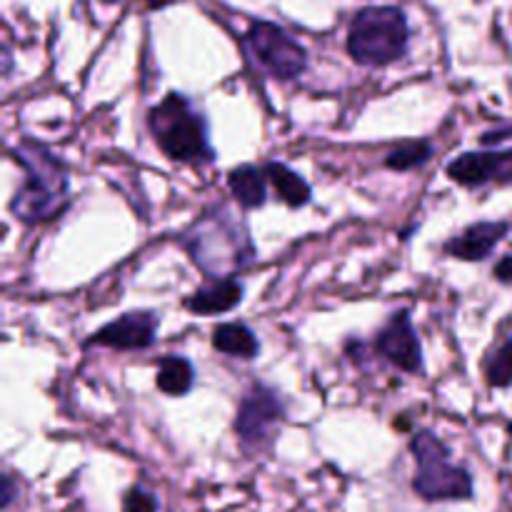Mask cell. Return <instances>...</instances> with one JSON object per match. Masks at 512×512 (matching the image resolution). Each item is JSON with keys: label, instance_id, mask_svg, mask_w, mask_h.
<instances>
[{"label": "cell", "instance_id": "cell-12", "mask_svg": "<svg viewBox=\"0 0 512 512\" xmlns=\"http://www.w3.org/2000/svg\"><path fill=\"white\" fill-rule=\"evenodd\" d=\"M245 288L238 278L208 280L183 300V308L195 315H223L243 303Z\"/></svg>", "mask_w": 512, "mask_h": 512}, {"label": "cell", "instance_id": "cell-15", "mask_svg": "<svg viewBox=\"0 0 512 512\" xmlns=\"http://www.w3.org/2000/svg\"><path fill=\"white\" fill-rule=\"evenodd\" d=\"M213 348L230 358L255 360L260 355V340L245 323H220L213 330Z\"/></svg>", "mask_w": 512, "mask_h": 512}, {"label": "cell", "instance_id": "cell-11", "mask_svg": "<svg viewBox=\"0 0 512 512\" xmlns=\"http://www.w3.org/2000/svg\"><path fill=\"white\" fill-rule=\"evenodd\" d=\"M510 225L503 220H483V223H473L465 228L460 235H453L448 243L443 245L445 253L450 258L465 260V263H483L493 255L500 240L508 235Z\"/></svg>", "mask_w": 512, "mask_h": 512}, {"label": "cell", "instance_id": "cell-20", "mask_svg": "<svg viewBox=\"0 0 512 512\" xmlns=\"http://www.w3.org/2000/svg\"><path fill=\"white\" fill-rule=\"evenodd\" d=\"M15 493H18V488H15L13 475L5 473L3 480H0V505H3V510H8L10 505H13Z\"/></svg>", "mask_w": 512, "mask_h": 512}, {"label": "cell", "instance_id": "cell-14", "mask_svg": "<svg viewBox=\"0 0 512 512\" xmlns=\"http://www.w3.org/2000/svg\"><path fill=\"white\" fill-rule=\"evenodd\" d=\"M263 173L268 178V183L273 185L278 198L283 200L290 208H303L313 200V188H310L308 180L300 173H295L290 165L280 163V160H268L263 165Z\"/></svg>", "mask_w": 512, "mask_h": 512}, {"label": "cell", "instance_id": "cell-1", "mask_svg": "<svg viewBox=\"0 0 512 512\" xmlns=\"http://www.w3.org/2000/svg\"><path fill=\"white\" fill-rule=\"evenodd\" d=\"M13 155L25 170V183L15 190L10 213L23 225H38L58 218L68 208V165L33 138H23L13 145Z\"/></svg>", "mask_w": 512, "mask_h": 512}, {"label": "cell", "instance_id": "cell-17", "mask_svg": "<svg viewBox=\"0 0 512 512\" xmlns=\"http://www.w3.org/2000/svg\"><path fill=\"white\" fill-rule=\"evenodd\" d=\"M433 158V145L428 140H410V143H403L400 148H395L393 153H388L385 158V168L398 170V173H408V170L420 168L428 160Z\"/></svg>", "mask_w": 512, "mask_h": 512}, {"label": "cell", "instance_id": "cell-18", "mask_svg": "<svg viewBox=\"0 0 512 512\" xmlns=\"http://www.w3.org/2000/svg\"><path fill=\"white\" fill-rule=\"evenodd\" d=\"M485 378L493 388H510L512 385V335L500 348L485 360Z\"/></svg>", "mask_w": 512, "mask_h": 512}, {"label": "cell", "instance_id": "cell-10", "mask_svg": "<svg viewBox=\"0 0 512 512\" xmlns=\"http://www.w3.org/2000/svg\"><path fill=\"white\" fill-rule=\"evenodd\" d=\"M448 178L463 188H480L488 183H512V150H473L460 153L445 168Z\"/></svg>", "mask_w": 512, "mask_h": 512}, {"label": "cell", "instance_id": "cell-7", "mask_svg": "<svg viewBox=\"0 0 512 512\" xmlns=\"http://www.w3.org/2000/svg\"><path fill=\"white\" fill-rule=\"evenodd\" d=\"M285 420V405L273 388L253 383L243 395L235 415V435L245 448H265Z\"/></svg>", "mask_w": 512, "mask_h": 512}, {"label": "cell", "instance_id": "cell-5", "mask_svg": "<svg viewBox=\"0 0 512 512\" xmlns=\"http://www.w3.org/2000/svg\"><path fill=\"white\" fill-rule=\"evenodd\" d=\"M418 470L413 478V490L428 503H458L473 500L475 485L473 475L463 465L450 463V448L433 433L420 430L410 440Z\"/></svg>", "mask_w": 512, "mask_h": 512}, {"label": "cell", "instance_id": "cell-8", "mask_svg": "<svg viewBox=\"0 0 512 512\" xmlns=\"http://www.w3.org/2000/svg\"><path fill=\"white\" fill-rule=\"evenodd\" d=\"M375 350L393 368L408 375H423V345H420L418 330L413 328V320H410V310L403 308L390 315L388 323L375 335Z\"/></svg>", "mask_w": 512, "mask_h": 512}, {"label": "cell", "instance_id": "cell-19", "mask_svg": "<svg viewBox=\"0 0 512 512\" xmlns=\"http://www.w3.org/2000/svg\"><path fill=\"white\" fill-rule=\"evenodd\" d=\"M123 512H158V498L143 485H133L123 495Z\"/></svg>", "mask_w": 512, "mask_h": 512}, {"label": "cell", "instance_id": "cell-22", "mask_svg": "<svg viewBox=\"0 0 512 512\" xmlns=\"http://www.w3.org/2000/svg\"><path fill=\"white\" fill-rule=\"evenodd\" d=\"M103 3H120V0H103Z\"/></svg>", "mask_w": 512, "mask_h": 512}, {"label": "cell", "instance_id": "cell-16", "mask_svg": "<svg viewBox=\"0 0 512 512\" xmlns=\"http://www.w3.org/2000/svg\"><path fill=\"white\" fill-rule=\"evenodd\" d=\"M160 393L170 398H183L195 385V368L185 355H165L158 363V378H155Z\"/></svg>", "mask_w": 512, "mask_h": 512}, {"label": "cell", "instance_id": "cell-13", "mask_svg": "<svg viewBox=\"0 0 512 512\" xmlns=\"http://www.w3.org/2000/svg\"><path fill=\"white\" fill-rule=\"evenodd\" d=\"M228 188L243 210H258L268 203V178L258 165L243 163L230 170Z\"/></svg>", "mask_w": 512, "mask_h": 512}, {"label": "cell", "instance_id": "cell-23", "mask_svg": "<svg viewBox=\"0 0 512 512\" xmlns=\"http://www.w3.org/2000/svg\"><path fill=\"white\" fill-rule=\"evenodd\" d=\"M510 430H512V428H510Z\"/></svg>", "mask_w": 512, "mask_h": 512}, {"label": "cell", "instance_id": "cell-3", "mask_svg": "<svg viewBox=\"0 0 512 512\" xmlns=\"http://www.w3.org/2000/svg\"><path fill=\"white\" fill-rule=\"evenodd\" d=\"M148 128L165 158L173 163H213L208 120L183 93H168L148 113Z\"/></svg>", "mask_w": 512, "mask_h": 512}, {"label": "cell", "instance_id": "cell-6", "mask_svg": "<svg viewBox=\"0 0 512 512\" xmlns=\"http://www.w3.org/2000/svg\"><path fill=\"white\" fill-rule=\"evenodd\" d=\"M245 48L258 68L275 80H295L308 68V50L280 25L255 20L245 33Z\"/></svg>", "mask_w": 512, "mask_h": 512}, {"label": "cell", "instance_id": "cell-4", "mask_svg": "<svg viewBox=\"0 0 512 512\" xmlns=\"http://www.w3.org/2000/svg\"><path fill=\"white\" fill-rule=\"evenodd\" d=\"M408 45V15L398 5H368L355 13L345 40L350 58L368 68L398 63L408 53Z\"/></svg>", "mask_w": 512, "mask_h": 512}, {"label": "cell", "instance_id": "cell-21", "mask_svg": "<svg viewBox=\"0 0 512 512\" xmlns=\"http://www.w3.org/2000/svg\"><path fill=\"white\" fill-rule=\"evenodd\" d=\"M493 275L498 283L512 285V255H505V258H500L498 263H495Z\"/></svg>", "mask_w": 512, "mask_h": 512}, {"label": "cell", "instance_id": "cell-2", "mask_svg": "<svg viewBox=\"0 0 512 512\" xmlns=\"http://www.w3.org/2000/svg\"><path fill=\"white\" fill-rule=\"evenodd\" d=\"M183 245L210 280L235 278L255 258L248 228L225 205L195 220L183 235Z\"/></svg>", "mask_w": 512, "mask_h": 512}, {"label": "cell", "instance_id": "cell-9", "mask_svg": "<svg viewBox=\"0 0 512 512\" xmlns=\"http://www.w3.org/2000/svg\"><path fill=\"white\" fill-rule=\"evenodd\" d=\"M160 318L153 310H135V313H123L120 318L110 320L100 330H95L85 345H103L113 350H145L155 345L158 338Z\"/></svg>", "mask_w": 512, "mask_h": 512}]
</instances>
